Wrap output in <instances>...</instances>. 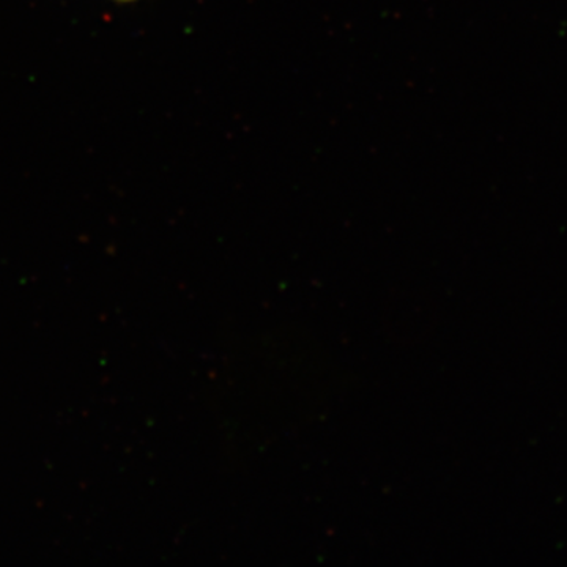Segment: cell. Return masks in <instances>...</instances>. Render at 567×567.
Masks as SVG:
<instances>
[{"label": "cell", "instance_id": "6da1fadb", "mask_svg": "<svg viewBox=\"0 0 567 567\" xmlns=\"http://www.w3.org/2000/svg\"><path fill=\"white\" fill-rule=\"evenodd\" d=\"M117 2H133V0H117Z\"/></svg>", "mask_w": 567, "mask_h": 567}]
</instances>
